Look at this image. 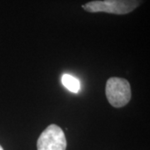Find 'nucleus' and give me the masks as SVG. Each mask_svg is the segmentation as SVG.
<instances>
[{
    "mask_svg": "<svg viewBox=\"0 0 150 150\" xmlns=\"http://www.w3.org/2000/svg\"><path fill=\"white\" fill-rule=\"evenodd\" d=\"M141 4V0H94L82 6L89 13L105 12L113 14H127Z\"/></svg>",
    "mask_w": 150,
    "mask_h": 150,
    "instance_id": "1",
    "label": "nucleus"
},
{
    "mask_svg": "<svg viewBox=\"0 0 150 150\" xmlns=\"http://www.w3.org/2000/svg\"><path fill=\"white\" fill-rule=\"evenodd\" d=\"M105 92L108 102L114 108L125 106L131 98L129 81L121 78H110L107 81Z\"/></svg>",
    "mask_w": 150,
    "mask_h": 150,
    "instance_id": "2",
    "label": "nucleus"
},
{
    "mask_svg": "<svg viewBox=\"0 0 150 150\" xmlns=\"http://www.w3.org/2000/svg\"><path fill=\"white\" fill-rule=\"evenodd\" d=\"M38 150H66L67 141L62 129L51 124L40 134L37 143Z\"/></svg>",
    "mask_w": 150,
    "mask_h": 150,
    "instance_id": "3",
    "label": "nucleus"
},
{
    "mask_svg": "<svg viewBox=\"0 0 150 150\" xmlns=\"http://www.w3.org/2000/svg\"><path fill=\"white\" fill-rule=\"evenodd\" d=\"M62 84L69 91L78 93L81 89V83L78 78L69 74H64L61 78Z\"/></svg>",
    "mask_w": 150,
    "mask_h": 150,
    "instance_id": "4",
    "label": "nucleus"
},
{
    "mask_svg": "<svg viewBox=\"0 0 150 150\" xmlns=\"http://www.w3.org/2000/svg\"><path fill=\"white\" fill-rule=\"evenodd\" d=\"M0 150H4V149H3V148H2V146H1V145H0Z\"/></svg>",
    "mask_w": 150,
    "mask_h": 150,
    "instance_id": "5",
    "label": "nucleus"
}]
</instances>
